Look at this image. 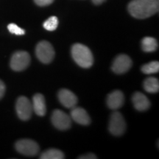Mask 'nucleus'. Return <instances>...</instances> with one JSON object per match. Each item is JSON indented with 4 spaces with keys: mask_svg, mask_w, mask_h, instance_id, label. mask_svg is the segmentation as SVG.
Masks as SVG:
<instances>
[{
    "mask_svg": "<svg viewBox=\"0 0 159 159\" xmlns=\"http://www.w3.org/2000/svg\"><path fill=\"white\" fill-rule=\"evenodd\" d=\"M159 8V0H133L129 3L128 9L132 16L144 19L156 13Z\"/></svg>",
    "mask_w": 159,
    "mask_h": 159,
    "instance_id": "nucleus-1",
    "label": "nucleus"
},
{
    "mask_svg": "<svg viewBox=\"0 0 159 159\" xmlns=\"http://www.w3.org/2000/svg\"><path fill=\"white\" fill-rule=\"evenodd\" d=\"M71 56L77 65L82 68H89L93 65L94 57L86 46L75 43L71 47Z\"/></svg>",
    "mask_w": 159,
    "mask_h": 159,
    "instance_id": "nucleus-2",
    "label": "nucleus"
},
{
    "mask_svg": "<svg viewBox=\"0 0 159 159\" xmlns=\"http://www.w3.org/2000/svg\"><path fill=\"white\" fill-rule=\"evenodd\" d=\"M35 54L38 59L43 63H49L55 57L53 47L48 41H42L39 42L35 48Z\"/></svg>",
    "mask_w": 159,
    "mask_h": 159,
    "instance_id": "nucleus-3",
    "label": "nucleus"
},
{
    "mask_svg": "<svg viewBox=\"0 0 159 159\" xmlns=\"http://www.w3.org/2000/svg\"><path fill=\"white\" fill-rule=\"evenodd\" d=\"M30 63V55L25 51L16 52L11 59V67L16 71L25 70Z\"/></svg>",
    "mask_w": 159,
    "mask_h": 159,
    "instance_id": "nucleus-4",
    "label": "nucleus"
},
{
    "mask_svg": "<svg viewBox=\"0 0 159 159\" xmlns=\"http://www.w3.org/2000/svg\"><path fill=\"white\" fill-rule=\"evenodd\" d=\"M16 110L18 116L23 121H27L30 119L33 113V105L29 99L26 97H19L16 104Z\"/></svg>",
    "mask_w": 159,
    "mask_h": 159,
    "instance_id": "nucleus-5",
    "label": "nucleus"
},
{
    "mask_svg": "<svg viewBox=\"0 0 159 159\" xmlns=\"http://www.w3.org/2000/svg\"><path fill=\"white\" fill-rule=\"evenodd\" d=\"M126 130V122L124 117L118 111L111 114L109 122V130L114 136H121Z\"/></svg>",
    "mask_w": 159,
    "mask_h": 159,
    "instance_id": "nucleus-6",
    "label": "nucleus"
},
{
    "mask_svg": "<svg viewBox=\"0 0 159 159\" xmlns=\"http://www.w3.org/2000/svg\"><path fill=\"white\" fill-rule=\"evenodd\" d=\"M16 149L21 154L27 156H35L39 151V146L31 139H21L16 143Z\"/></svg>",
    "mask_w": 159,
    "mask_h": 159,
    "instance_id": "nucleus-7",
    "label": "nucleus"
},
{
    "mask_svg": "<svg viewBox=\"0 0 159 159\" xmlns=\"http://www.w3.org/2000/svg\"><path fill=\"white\" fill-rule=\"evenodd\" d=\"M51 121L55 128L61 130H68L71 125V117L58 109L53 111Z\"/></svg>",
    "mask_w": 159,
    "mask_h": 159,
    "instance_id": "nucleus-8",
    "label": "nucleus"
},
{
    "mask_svg": "<svg viewBox=\"0 0 159 159\" xmlns=\"http://www.w3.org/2000/svg\"><path fill=\"white\" fill-rule=\"evenodd\" d=\"M132 66V60L126 55H119L114 59L111 69L116 74H124Z\"/></svg>",
    "mask_w": 159,
    "mask_h": 159,
    "instance_id": "nucleus-9",
    "label": "nucleus"
},
{
    "mask_svg": "<svg viewBox=\"0 0 159 159\" xmlns=\"http://www.w3.org/2000/svg\"><path fill=\"white\" fill-rule=\"evenodd\" d=\"M58 99L60 102L65 108H72L77 103V97L74 93L68 89H61L58 92Z\"/></svg>",
    "mask_w": 159,
    "mask_h": 159,
    "instance_id": "nucleus-10",
    "label": "nucleus"
},
{
    "mask_svg": "<svg viewBox=\"0 0 159 159\" xmlns=\"http://www.w3.org/2000/svg\"><path fill=\"white\" fill-rule=\"evenodd\" d=\"M125 97L121 91H114L108 96L107 105L108 108L112 110H117L120 108L124 104Z\"/></svg>",
    "mask_w": 159,
    "mask_h": 159,
    "instance_id": "nucleus-11",
    "label": "nucleus"
},
{
    "mask_svg": "<svg viewBox=\"0 0 159 159\" xmlns=\"http://www.w3.org/2000/svg\"><path fill=\"white\" fill-rule=\"evenodd\" d=\"M71 111V118L75 122L82 125H88L90 124L91 119L88 113L85 109L80 107H74Z\"/></svg>",
    "mask_w": 159,
    "mask_h": 159,
    "instance_id": "nucleus-12",
    "label": "nucleus"
},
{
    "mask_svg": "<svg viewBox=\"0 0 159 159\" xmlns=\"http://www.w3.org/2000/svg\"><path fill=\"white\" fill-rule=\"evenodd\" d=\"M132 101L135 108L139 111H144L150 108V102L148 97L141 92H136L133 95Z\"/></svg>",
    "mask_w": 159,
    "mask_h": 159,
    "instance_id": "nucleus-13",
    "label": "nucleus"
},
{
    "mask_svg": "<svg viewBox=\"0 0 159 159\" xmlns=\"http://www.w3.org/2000/svg\"><path fill=\"white\" fill-rule=\"evenodd\" d=\"M33 109L35 113L40 116H43L46 114L47 107L44 97L41 94H36L33 97Z\"/></svg>",
    "mask_w": 159,
    "mask_h": 159,
    "instance_id": "nucleus-14",
    "label": "nucleus"
},
{
    "mask_svg": "<svg viewBox=\"0 0 159 159\" xmlns=\"http://www.w3.org/2000/svg\"><path fill=\"white\" fill-rule=\"evenodd\" d=\"M144 90L148 93H157L159 90L158 80L156 77H150L147 78L144 82Z\"/></svg>",
    "mask_w": 159,
    "mask_h": 159,
    "instance_id": "nucleus-15",
    "label": "nucleus"
},
{
    "mask_svg": "<svg viewBox=\"0 0 159 159\" xmlns=\"http://www.w3.org/2000/svg\"><path fill=\"white\" fill-rule=\"evenodd\" d=\"M142 47L143 51L146 52H152L158 48V42L154 38L145 37L142 39Z\"/></svg>",
    "mask_w": 159,
    "mask_h": 159,
    "instance_id": "nucleus-16",
    "label": "nucleus"
},
{
    "mask_svg": "<svg viewBox=\"0 0 159 159\" xmlns=\"http://www.w3.org/2000/svg\"><path fill=\"white\" fill-rule=\"evenodd\" d=\"M41 159H63L64 155L61 150L57 149H49L43 152L40 156Z\"/></svg>",
    "mask_w": 159,
    "mask_h": 159,
    "instance_id": "nucleus-17",
    "label": "nucleus"
},
{
    "mask_svg": "<svg viewBox=\"0 0 159 159\" xmlns=\"http://www.w3.org/2000/svg\"><path fill=\"white\" fill-rule=\"evenodd\" d=\"M142 71L146 75L158 73L159 71V63L158 61H152V62L144 64L142 67Z\"/></svg>",
    "mask_w": 159,
    "mask_h": 159,
    "instance_id": "nucleus-18",
    "label": "nucleus"
},
{
    "mask_svg": "<svg viewBox=\"0 0 159 159\" xmlns=\"http://www.w3.org/2000/svg\"><path fill=\"white\" fill-rule=\"evenodd\" d=\"M58 25V19L56 16H51L46 20L43 23V28L48 31H54L57 29Z\"/></svg>",
    "mask_w": 159,
    "mask_h": 159,
    "instance_id": "nucleus-19",
    "label": "nucleus"
},
{
    "mask_svg": "<svg viewBox=\"0 0 159 159\" xmlns=\"http://www.w3.org/2000/svg\"><path fill=\"white\" fill-rule=\"evenodd\" d=\"M7 29H8L9 32L12 34H15L16 35H22L25 34V31L23 29H21V27H19V26L16 25V24H10L7 26Z\"/></svg>",
    "mask_w": 159,
    "mask_h": 159,
    "instance_id": "nucleus-20",
    "label": "nucleus"
},
{
    "mask_svg": "<svg viewBox=\"0 0 159 159\" xmlns=\"http://www.w3.org/2000/svg\"><path fill=\"white\" fill-rule=\"evenodd\" d=\"M34 2H35V4L39 6L43 7V6H47V5H51V4L54 2V0H34Z\"/></svg>",
    "mask_w": 159,
    "mask_h": 159,
    "instance_id": "nucleus-21",
    "label": "nucleus"
},
{
    "mask_svg": "<svg viewBox=\"0 0 159 159\" xmlns=\"http://www.w3.org/2000/svg\"><path fill=\"white\" fill-rule=\"evenodd\" d=\"M5 92V85L2 81L0 80V99L2 98Z\"/></svg>",
    "mask_w": 159,
    "mask_h": 159,
    "instance_id": "nucleus-22",
    "label": "nucleus"
},
{
    "mask_svg": "<svg viewBox=\"0 0 159 159\" xmlns=\"http://www.w3.org/2000/svg\"><path fill=\"white\" fill-rule=\"evenodd\" d=\"M97 158V157L95 156V155L89 153V154L85 155V156L79 157L78 158H81V159H95V158Z\"/></svg>",
    "mask_w": 159,
    "mask_h": 159,
    "instance_id": "nucleus-23",
    "label": "nucleus"
},
{
    "mask_svg": "<svg viewBox=\"0 0 159 159\" xmlns=\"http://www.w3.org/2000/svg\"><path fill=\"white\" fill-rule=\"evenodd\" d=\"M105 0H92L93 3L94 4V5H100V4H102L104 2Z\"/></svg>",
    "mask_w": 159,
    "mask_h": 159,
    "instance_id": "nucleus-24",
    "label": "nucleus"
}]
</instances>
